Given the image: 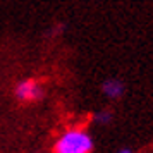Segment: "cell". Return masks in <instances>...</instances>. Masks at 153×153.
Returning <instances> with one entry per match:
<instances>
[{"label": "cell", "mask_w": 153, "mask_h": 153, "mask_svg": "<svg viewBox=\"0 0 153 153\" xmlns=\"http://www.w3.org/2000/svg\"><path fill=\"white\" fill-rule=\"evenodd\" d=\"M95 148L91 134L83 127H67L53 143V153H91Z\"/></svg>", "instance_id": "obj_1"}, {"label": "cell", "mask_w": 153, "mask_h": 153, "mask_svg": "<svg viewBox=\"0 0 153 153\" xmlns=\"http://www.w3.org/2000/svg\"><path fill=\"white\" fill-rule=\"evenodd\" d=\"M14 95L19 102H22V103L38 102V100L43 98V86H42V83H38L36 79H22L21 83L16 84Z\"/></svg>", "instance_id": "obj_2"}, {"label": "cell", "mask_w": 153, "mask_h": 153, "mask_svg": "<svg viewBox=\"0 0 153 153\" xmlns=\"http://www.w3.org/2000/svg\"><path fill=\"white\" fill-rule=\"evenodd\" d=\"M124 91H126V86L120 79L110 77V79H105L103 83H102V93L108 100H119L124 95Z\"/></svg>", "instance_id": "obj_3"}, {"label": "cell", "mask_w": 153, "mask_h": 153, "mask_svg": "<svg viewBox=\"0 0 153 153\" xmlns=\"http://www.w3.org/2000/svg\"><path fill=\"white\" fill-rule=\"evenodd\" d=\"M112 119H114L112 110H108V108H102V110H98L97 114H95L93 120H95V124H98V126H108L112 122Z\"/></svg>", "instance_id": "obj_4"}, {"label": "cell", "mask_w": 153, "mask_h": 153, "mask_svg": "<svg viewBox=\"0 0 153 153\" xmlns=\"http://www.w3.org/2000/svg\"><path fill=\"white\" fill-rule=\"evenodd\" d=\"M117 153H132V150H129V148H120Z\"/></svg>", "instance_id": "obj_5"}]
</instances>
